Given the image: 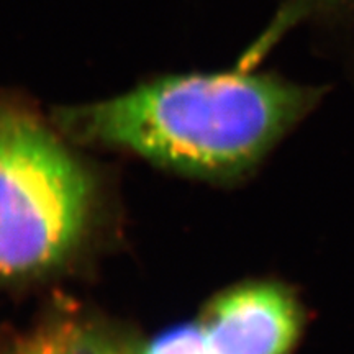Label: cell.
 Wrapping results in <instances>:
<instances>
[{
	"mask_svg": "<svg viewBox=\"0 0 354 354\" xmlns=\"http://www.w3.org/2000/svg\"><path fill=\"white\" fill-rule=\"evenodd\" d=\"M317 97L271 74H179L61 109L56 122L86 143L127 149L187 174L228 177L259 162Z\"/></svg>",
	"mask_w": 354,
	"mask_h": 354,
	"instance_id": "cell-1",
	"label": "cell"
},
{
	"mask_svg": "<svg viewBox=\"0 0 354 354\" xmlns=\"http://www.w3.org/2000/svg\"><path fill=\"white\" fill-rule=\"evenodd\" d=\"M91 201L88 176L63 141L32 113L0 104V281L63 261Z\"/></svg>",
	"mask_w": 354,
	"mask_h": 354,
	"instance_id": "cell-2",
	"label": "cell"
},
{
	"mask_svg": "<svg viewBox=\"0 0 354 354\" xmlns=\"http://www.w3.org/2000/svg\"><path fill=\"white\" fill-rule=\"evenodd\" d=\"M198 326L212 354H289L302 312L284 287L258 282L220 295Z\"/></svg>",
	"mask_w": 354,
	"mask_h": 354,
	"instance_id": "cell-3",
	"label": "cell"
},
{
	"mask_svg": "<svg viewBox=\"0 0 354 354\" xmlns=\"http://www.w3.org/2000/svg\"><path fill=\"white\" fill-rule=\"evenodd\" d=\"M19 354H118L104 339L77 326H59L28 342Z\"/></svg>",
	"mask_w": 354,
	"mask_h": 354,
	"instance_id": "cell-4",
	"label": "cell"
},
{
	"mask_svg": "<svg viewBox=\"0 0 354 354\" xmlns=\"http://www.w3.org/2000/svg\"><path fill=\"white\" fill-rule=\"evenodd\" d=\"M143 354H212V351L197 323L159 335Z\"/></svg>",
	"mask_w": 354,
	"mask_h": 354,
	"instance_id": "cell-5",
	"label": "cell"
}]
</instances>
